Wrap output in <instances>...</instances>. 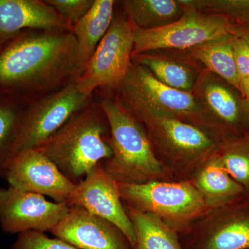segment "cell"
Wrapping results in <instances>:
<instances>
[{"label": "cell", "instance_id": "27", "mask_svg": "<svg viewBox=\"0 0 249 249\" xmlns=\"http://www.w3.org/2000/svg\"><path fill=\"white\" fill-rule=\"evenodd\" d=\"M45 1L74 25L89 11L94 0H45Z\"/></svg>", "mask_w": 249, "mask_h": 249}, {"label": "cell", "instance_id": "16", "mask_svg": "<svg viewBox=\"0 0 249 249\" xmlns=\"http://www.w3.org/2000/svg\"><path fill=\"white\" fill-rule=\"evenodd\" d=\"M73 27L45 1L0 0V43L23 31H72Z\"/></svg>", "mask_w": 249, "mask_h": 249}, {"label": "cell", "instance_id": "9", "mask_svg": "<svg viewBox=\"0 0 249 249\" xmlns=\"http://www.w3.org/2000/svg\"><path fill=\"white\" fill-rule=\"evenodd\" d=\"M90 96L80 92L76 79L58 92L28 106L16 147V153L36 149L67 121L84 109Z\"/></svg>", "mask_w": 249, "mask_h": 249}, {"label": "cell", "instance_id": "3", "mask_svg": "<svg viewBox=\"0 0 249 249\" xmlns=\"http://www.w3.org/2000/svg\"><path fill=\"white\" fill-rule=\"evenodd\" d=\"M108 129L102 109H84L36 149L78 184L96 165L112 157Z\"/></svg>", "mask_w": 249, "mask_h": 249}, {"label": "cell", "instance_id": "18", "mask_svg": "<svg viewBox=\"0 0 249 249\" xmlns=\"http://www.w3.org/2000/svg\"><path fill=\"white\" fill-rule=\"evenodd\" d=\"M191 181L200 193L208 210L234 203L245 189L220 166L214 155L193 172Z\"/></svg>", "mask_w": 249, "mask_h": 249}, {"label": "cell", "instance_id": "17", "mask_svg": "<svg viewBox=\"0 0 249 249\" xmlns=\"http://www.w3.org/2000/svg\"><path fill=\"white\" fill-rule=\"evenodd\" d=\"M132 62L145 67L163 84L188 93H193L205 70L188 50L148 51L132 55Z\"/></svg>", "mask_w": 249, "mask_h": 249}, {"label": "cell", "instance_id": "11", "mask_svg": "<svg viewBox=\"0 0 249 249\" xmlns=\"http://www.w3.org/2000/svg\"><path fill=\"white\" fill-rule=\"evenodd\" d=\"M2 177L9 186L49 196L57 203H67L76 186L36 149L15 155L5 167Z\"/></svg>", "mask_w": 249, "mask_h": 249}, {"label": "cell", "instance_id": "31", "mask_svg": "<svg viewBox=\"0 0 249 249\" xmlns=\"http://www.w3.org/2000/svg\"><path fill=\"white\" fill-rule=\"evenodd\" d=\"M235 34L242 37L249 45V26L236 25Z\"/></svg>", "mask_w": 249, "mask_h": 249}, {"label": "cell", "instance_id": "8", "mask_svg": "<svg viewBox=\"0 0 249 249\" xmlns=\"http://www.w3.org/2000/svg\"><path fill=\"white\" fill-rule=\"evenodd\" d=\"M235 23L220 15L196 11H183V16L170 25L154 30L134 27L132 55L157 50H188L223 36L235 34Z\"/></svg>", "mask_w": 249, "mask_h": 249}, {"label": "cell", "instance_id": "15", "mask_svg": "<svg viewBox=\"0 0 249 249\" xmlns=\"http://www.w3.org/2000/svg\"><path fill=\"white\" fill-rule=\"evenodd\" d=\"M199 219L190 249H249V209L229 204L209 210Z\"/></svg>", "mask_w": 249, "mask_h": 249}, {"label": "cell", "instance_id": "29", "mask_svg": "<svg viewBox=\"0 0 249 249\" xmlns=\"http://www.w3.org/2000/svg\"><path fill=\"white\" fill-rule=\"evenodd\" d=\"M242 125L244 133L249 134V101L245 100L242 109Z\"/></svg>", "mask_w": 249, "mask_h": 249}, {"label": "cell", "instance_id": "26", "mask_svg": "<svg viewBox=\"0 0 249 249\" xmlns=\"http://www.w3.org/2000/svg\"><path fill=\"white\" fill-rule=\"evenodd\" d=\"M11 249H78L58 238H51L45 232L29 231L18 234Z\"/></svg>", "mask_w": 249, "mask_h": 249}, {"label": "cell", "instance_id": "5", "mask_svg": "<svg viewBox=\"0 0 249 249\" xmlns=\"http://www.w3.org/2000/svg\"><path fill=\"white\" fill-rule=\"evenodd\" d=\"M159 160L170 173L193 174L217 152L223 140L205 129L165 116L139 119Z\"/></svg>", "mask_w": 249, "mask_h": 249}, {"label": "cell", "instance_id": "2", "mask_svg": "<svg viewBox=\"0 0 249 249\" xmlns=\"http://www.w3.org/2000/svg\"><path fill=\"white\" fill-rule=\"evenodd\" d=\"M101 109L109 124L113 152L102 165L111 178L122 183L170 181L172 174L156 156L142 123L119 100H104Z\"/></svg>", "mask_w": 249, "mask_h": 249}, {"label": "cell", "instance_id": "12", "mask_svg": "<svg viewBox=\"0 0 249 249\" xmlns=\"http://www.w3.org/2000/svg\"><path fill=\"white\" fill-rule=\"evenodd\" d=\"M121 200L118 183L105 170L101 163L76 184L67 204L69 207L83 208L112 223L124 232L133 249L135 232Z\"/></svg>", "mask_w": 249, "mask_h": 249}, {"label": "cell", "instance_id": "1", "mask_svg": "<svg viewBox=\"0 0 249 249\" xmlns=\"http://www.w3.org/2000/svg\"><path fill=\"white\" fill-rule=\"evenodd\" d=\"M80 75L71 31H23L0 43V93L26 99L68 77Z\"/></svg>", "mask_w": 249, "mask_h": 249}, {"label": "cell", "instance_id": "14", "mask_svg": "<svg viewBox=\"0 0 249 249\" xmlns=\"http://www.w3.org/2000/svg\"><path fill=\"white\" fill-rule=\"evenodd\" d=\"M192 93L210 117L228 136L244 134L242 119L245 99L235 87L204 70Z\"/></svg>", "mask_w": 249, "mask_h": 249}, {"label": "cell", "instance_id": "10", "mask_svg": "<svg viewBox=\"0 0 249 249\" xmlns=\"http://www.w3.org/2000/svg\"><path fill=\"white\" fill-rule=\"evenodd\" d=\"M69 209L67 203L52 202L40 195L0 188V227L6 233L51 232Z\"/></svg>", "mask_w": 249, "mask_h": 249}, {"label": "cell", "instance_id": "4", "mask_svg": "<svg viewBox=\"0 0 249 249\" xmlns=\"http://www.w3.org/2000/svg\"><path fill=\"white\" fill-rule=\"evenodd\" d=\"M118 88V100L137 119L146 116H168L201 127L222 140L229 137L193 93L163 84L139 64L132 62Z\"/></svg>", "mask_w": 249, "mask_h": 249}, {"label": "cell", "instance_id": "22", "mask_svg": "<svg viewBox=\"0 0 249 249\" xmlns=\"http://www.w3.org/2000/svg\"><path fill=\"white\" fill-rule=\"evenodd\" d=\"M233 35L210 40L188 51L205 70L227 80L240 90V78L236 67L232 45Z\"/></svg>", "mask_w": 249, "mask_h": 249}, {"label": "cell", "instance_id": "19", "mask_svg": "<svg viewBox=\"0 0 249 249\" xmlns=\"http://www.w3.org/2000/svg\"><path fill=\"white\" fill-rule=\"evenodd\" d=\"M114 4L113 0H94L89 11L73 25L71 32L76 40L80 73L110 27Z\"/></svg>", "mask_w": 249, "mask_h": 249}, {"label": "cell", "instance_id": "30", "mask_svg": "<svg viewBox=\"0 0 249 249\" xmlns=\"http://www.w3.org/2000/svg\"><path fill=\"white\" fill-rule=\"evenodd\" d=\"M240 91L244 99L249 101V76L240 80Z\"/></svg>", "mask_w": 249, "mask_h": 249}, {"label": "cell", "instance_id": "23", "mask_svg": "<svg viewBox=\"0 0 249 249\" xmlns=\"http://www.w3.org/2000/svg\"><path fill=\"white\" fill-rule=\"evenodd\" d=\"M25 100L0 93V177L16 155V147L28 106Z\"/></svg>", "mask_w": 249, "mask_h": 249}, {"label": "cell", "instance_id": "20", "mask_svg": "<svg viewBox=\"0 0 249 249\" xmlns=\"http://www.w3.org/2000/svg\"><path fill=\"white\" fill-rule=\"evenodd\" d=\"M124 207L135 232L133 249H184L178 232L161 218L127 204Z\"/></svg>", "mask_w": 249, "mask_h": 249}, {"label": "cell", "instance_id": "13", "mask_svg": "<svg viewBox=\"0 0 249 249\" xmlns=\"http://www.w3.org/2000/svg\"><path fill=\"white\" fill-rule=\"evenodd\" d=\"M51 232L78 249H132L119 228L78 206L70 207Z\"/></svg>", "mask_w": 249, "mask_h": 249}, {"label": "cell", "instance_id": "24", "mask_svg": "<svg viewBox=\"0 0 249 249\" xmlns=\"http://www.w3.org/2000/svg\"><path fill=\"white\" fill-rule=\"evenodd\" d=\"M214 157L218 164L245 191L249 190V134L224 139Z\"/></svg>", "mask_w": 249, "mask_h": 249}, {"label": "cell", "instance_id": "7", "mask_svg": "<svg viewBox=\"0 0 249 249\" xmlns=\"http://www.w3.org/2000/svg\"><path fill=\"white\" fill-rule=\"evenodd\" d=\"M134 26L124 16L114 18L84 70L76 77L80 92L91 96L100 87L118 88L132 64Z\"/></svg>", "mask_w": 249, "mask_h": 249}, {"label": "cell", "instance_id": "25", "mask_svg": "<svg viewBox=\"0 0 249 249\" xmlns=\"http://www.w3.org/2000/svg\"><path fill=\"white\" fill-rule=\"evenodd\" d=\"M183 11L220 15L236 25L249 26V0H178Z\"/></svg>", "mask_w": 249, "mask_h": 249}, {"label": "cell", "instance_id": "6", "mask_svg": "<svg viewBox=\"0 0 249 249\" xmlns=\"http://www.w3.org/2000/svg\"><path fill=\"white\" fill-rule=\"evenodd\" d=\"M126 204L161 218L177 232H183L209 211L200 194L189 180L118 183Z\"/></svg>", "mask_w": 249, "mask_h": 249}, {"label": "cell", "instance_id": "21", "mask_svg": "<svg viewBox=\"0 0 249 249\" xmlns=\"http://www.w3.org/2000/svg\"><path fill=\"white\" fill-rule=\"evenodd\" d=\"M122 5L129 20L142 30L166 27L183 14L178 0H124Z\"/></svg>", "mask_w": 249, "mask_h": 249}, {"label": "cell", "instance_id": "28", "mask_svg": "<svg viewBox=\"0 0 249 249\" xmlns=\"http://www.w3.org/2000/svg\"><path fill=\"white\" fill-rule=\"evenodd\" d=\"M232 45L236 67L241 80L249 76V45L236 34L232 36Z\"/></svg>", "mask_w": 249, "mask_h": 249}]
</instances>
